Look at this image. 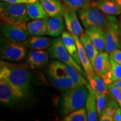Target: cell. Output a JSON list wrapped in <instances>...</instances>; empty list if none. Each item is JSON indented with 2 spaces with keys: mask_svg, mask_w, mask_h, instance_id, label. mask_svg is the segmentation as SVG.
<instances>
[{
  "mask_svg": "<svg viewBox=\"0 0 121 121\" xmlns=\"http://www.w3.org/2000/svg\"><path fill=\"white\" fill-rule=\"evenodd\" d=\"M0 78L7 81L20 99L28 94L30 85V75L28 68L22 64L0 62Z\"/></svg>",
  "mask_w": 121,
  "mask_h": 121,
  "instance_id": "1",
  "label": "cell"
},
{
  "mask_svg": "<svg viewBox=\"0 0 121 121\" xmlns=\"http://www.w3.org/2000/svg\"><path fill=\"white\" fill-rule=\"evenodd\" d=\"M78 13L81 23L86 29L95 27L105 31L109 27L117 25L118 22L114 15L106 14L92 4Z\"/></svg>",
  "mask_w": 121,
  "mask_h": 121,
  "instance_id": "2",
  "label": "cell"
},
{
  "mask_svg": "<svg viewBox=\"0 0 121 121\" xmlns=\"http://www.w3.org/2000/svg\"><path fill=\"white\" fill-rule=\"evenodd\" d=\"M89 86H78L65 91L60 104L62 116H66L84 105L89 93Z\"/></svg>",
  "mask_w": 121,
  "mask_h": 121,
  "instance_id": "3",
  "label": "cell"
},
{
  "mask_svg": "<svg viewBox=\"0 0 121 121\" xmlns=\"http://www.w3.org/2000/svg\"><path fill=\"white\" fill-rule=\"evenodd\" d=\"M0 17L4 22L26 24L30 20L25 4H13L1 1Z\"/></svg>",
  "mask_w": 121,
  "mask_h": 121,
  "instance_id": "4",
  "label": "cell"
},
{
  "mask_svg": "<svg viewBox=\"0 0 121 121\" xmlns=\"http://www.w3.org/2000/svg\"><path fill=\"white\" fill-rule=\"evenodd\" d=\"M47 76L51 84L60 91H66L76 87L63 67L62 62L59 60L50 63L47 69Z\"/></svg>",
  "mask_w": 121,
  "mask_h": 121,
  "instance_id": "5",
  "label": "cell"
},
{
  "mask_svg": "<svg viewBox=\"0 0 121 121\" xmlns=\"http://www.w3.org/2000/svg\"><path fill=\"white\" fill-rule=\"evenodd\" d=\"M0 56L3 60L19 62L26 56L28 49L24 43L12 42L1 37Z\"/></svg>",
  "mask_w": 121,
  "mask_h": 121,
  "instance_id": "6",
  "label": "cell"
},
{
  "mask_svg": "<svg viewBox=\"0 0 121 121\" xmlns=\"http://www.w3.org/2000/svg\"><path fill=\"white\" fill-rule=\"evenodd\" d=\"M48 52L51 58L55 59L65 64L72 66L81 72L85 78L87 75L84 69L74 60L65 48L61 37H57L53 40L52 45L49 48Z\"/></svg>",
  "mask_w": 121,
  "mask_h": 121,
  "instance_id": "7",
  "label": "cell"
},
{
  "mask_svg": "<svg viewBox=\"0 0 121 121\" xmlns=\"http://www.w3.org/2000/svg\"><path fill=\"white\" fill-rule=\"evenodd\" d=\"M2 38L17 43H23L30 37L26 24L10 23L2 22L1 24Z\"/></svg>",
  "mask_w": 121,
  "mask_h": 121,
  "instance_id": "8",
  "label": "cell"
},
{
  "mask_svg": "<svg viewBox=\"0 0 121 121\" xmlns=\"http://www.w3.org/2000/svg\"><path fill=\"white\" fill-rule=\"evenodd\" d=\"M63 16L65 25L68 31L79 37L84 31L78 20L76 11L65 5Z\"/></svg>",
  "mask_w": 121,
  "mask_h": 121,
  "instance_id": "9",
  "label": "cell"
},
{
  "mask_svg": "<svg viewBox=\"0 0 121 121\" xmlns=\"http://www.w3.org/2000/svg\"><path fill=\"white\" fill-rule=\"evenodd\" d=\"M105 44L104 51L110 53L115 49L121 48V33L118 25L109 27L105 31Z\"/></svg>",
  "mask_w": 121,
  "mask_h": 121,
  "instance_id": "10",
  "label": "cell"
},
{
  "mask_svg": "<svg viewBox=\"0 0 121 121\" xmlns=\"http://www.w3.org/2000/svg\"><path fill=\"white\" fill-rule=\"evenodd\" d=\"M49 52L44 50H33L27 56L26 62L31 69H41L49 60Z\"/></svg>",
  "mask_w": 121,
  "mask_h": 121,
  "instance_id": "11",
  "label": "cell"
},
{
  "mask_svg": "<svg viewBox=\"0 0 121 121\" xmlns=\"http://www.w3.org/2000/svg\"><path fill=\"white\" fill-rule=\"evenodd\" d=\"M20 99L13 87L6 80L0 78V102L4 105H11Z\"/></svg>",
  "mask_w": 121,
  "mask_h": 121,
  "instance_id": "12",
  "label": "cell"
},
{
  "mask_svg": "<svg viewBox=\"0 0 121 121\" xmlns=\"http://www.w3.org/2000/svg\"><path fill=\"white\" fill-rule=\"evenodd\" d=\"M94 71L102 78L111 69V60L110 56L107 52H100L93 63Z\"/></svg>",
  "mask_w": 121,
  "mask_h": 121,
  "instance_id": "13",
  "label": "cell"
},
{
  "mask_svg": "<svg viewBox=\"0 0 121 121\" xmlns=\"http://www.w3.org/2000/svg\"><path fill=\"white\" fill-rule=\"evenodd\" d=\"M63 15L59 16H47V35L51 37H58L64 31L65 22Z\"/></svg>",
  "mask_w": 121,
  "mask_h": 121,
  "instance_id": "14",
  "label": "cell"
},
{
  "mask_svg": "<svg viewBox=\"0 0 121 121\" xmlns=\"http://www.w3.org/2000/svg\"><path fill=\"white\" fill-rule=\"evenodd\" d=\"M72 35L74 38V39H75L76 43L78 56H79L81 66H82L84 71L85 72L86 74L87 77L93 75V74L95 73L93 65L91 62L90 58H89V56H87V54L85 50L81 41H80L79 38L74 34H72Z\"/></svg>",
  "mask_w": 121,
  "mask_h": 121,
  "instance_id": "15",
  "label": "cell"
},
{
  "mask_svg": "<svg viewBox=\"0 0 121 121\" xmlns=\"http://www.w3.org/2000/svg\"><path fill=\"white\" fill-rule=\"evenodd\" d=\"M52 42V39L50 38L43 36L32 35L23 43L27 48L30 49L45 50L49 49Z\"/></svg>",
  "mask_w": 121,
  "mask_h": 121,
  "instance_id": "16",
  "label": "cell"
},
{
  "mask_svg": "<svg viewBox=\"0 0 121 121\" xmlns=\"http://www.w3.org/2000/svg\"><path fill=\"white\" fill-rule=\"evenodd\" d=\"M85 33L90 38L99 52H104L105 44V31L101 29L91 27L86 29Z\"/></svg>",
  "mask_w": 121,
  "mask_h": 121,
  "instance_id": "17",
  "label": "cell"
},
{
  "mask_svg": "<svg viewBox=\"0 0 121 121\" xmlns=\"http://www.w3.org/2000/svg\"><path fill=\"white\" fill-rule=\"evenodd\" d=\"M89 93L85 102L87 121H98V112L96 106V98L95 93L92 90L90 85L88 86Z\"/></svg>",
  "mask_w": 121,
  "mask_h": 121,
  "instance_id": "18",
  "label": "cell"
},
{
  "mask_svg": "<svg viewBox=\"0 0 121 121\" xmlns=\"http://www.w3.org/2000/svg\"><path fill=\"white\" fill-rule=\"evenodd\" d=\"M61 38L65 48H66V49L70 54V55L73 57V58L78 65L82 66L79 56H78L76 43L75 39H74L71 33H69V31H64L62 33Z\"/></svg>",
  "mask_w": 121,
  "mask_h": 121,
  "instance_id": "19",
  "label": "cell"
},
{
  "mask_svg": "<svg viewBox=\"0 0 121 121\" xmlns=\"http://www.w3.org/2000/svg\"><path fill=\"white\" fill-rule=\"evenodd\" d=\"M91 4L107 15L116 16L121 13V8L113 0H96Z\"/></svg>",
  "mask_w": 121,
  "mask_h": 121,
  "instance_id": "20",
  "label": "cell"
},
{
  "mask_svg": "<svg viewBox=\"0 0 121 121\" xmlns=\"http://www.w3.org/2000/svg\"><path fill=\"white\" fill-rule=\"evenodd\" d=\"M46 17L44 19L33 20L27 23V29L30 35L44 36L47 35Z\"/></svg>",
  "mask_w": 121,
  "mask_h": 121,
  "instance_id": "21",
  "label": "cell"
},
{
  "mask_svg": "<svg viewBox=\"0 0 121 121\" xmlns=\"http://www.w3.org/2000/svg\"><path fill=\"white\" fill-rule=\"evenodd\" d=\"M48 16L51 17L63 15L64 6L60 0H39Z\"/></svg>",
  "mask_w": 121,
  "mask_h": 121,
  "instance_id": "22",
  "label": "cell"
},
{
  "mask_svg": "<svg viewBox=\"0 0 121 121\" xmlns=\"http://www.w3.org/2000/svg\"><path fill=\"white\" fill-rule=\"evenodd\" d=\"M89 84L95 93L109 94V91L108 85L104 82L103 78L96 73L87 76Z\"/></svg>",
  "mask_w": 121,
  "mask_h": 121,
  "instance_id": "23",
  "label": "cell"
},
{
  "mask_svg": "<svg viewBox=\"0 0 121 121\" xmlns=\"http://www.w3.org/2000/svg\"><path fill=\"white\" fill-rule=\"evenodd\" d=\"M27 13L30 19H44L48 16L40 1L30 4H25Z\"/></svg>",
  "mask_w": 121,
  "mask_h": 121,
  "instance_id": "24",
  "label": "cell"
},
{
  "mask_svg": "<svg viewBox=\"0 0 121 121\" xmlns=\"http://www.w3.org/2000/svg\"><path fill=\"white\" fill-rule=\"evenodd\" d=\"M78 38H79L87 54V56L90 58L91 62L93 65L95 58L100 53L99 51L96 48V47L95 46V45L94 44V43L92 42L90 38L89 37V36L86 33H83Z\"/></svg>",
  "mask_w": 121,
  "mask_h": 121,
  "instance_id": "25",
  "label": "cell"
},
{
  "mask_svg": "<svg viewBox=\"0 0 121 121\" xmlns=\"http://www.w3.org/2000/svg\"><path fill=\"white\" fill-rule=\"evenodd\" d=\"M111 69L108 72L102 77L103 80L107 85L115 81L121 80V64L111 60Z\"/></svg>",
  "mask_w": 121,
  "mask_h": 121,
  "instance_id": "26",
  "label": "cell"
},
{
  "mask_svg": "<svg viewBox=\"0 0 121 121\" xmlns=\"http://www.w3.org/2000/svg\"><path fill=\"white\" fill-rule=\"evenodd\" d=\"M62 65L65 70L66 71L68 75L73 81L76 86L84 85L87 86L89 85L86 80L84 76L81 72L78 71V69L72 66H69V65L65 64L63 63H62Z\"/></svg>",
  "mask_w": 121,
  "mask_h": 121,
  "instance_id": "27",
  "label": "cell"
},
{
  "mask_svg": "<svg viewBox=\"0 0 121 121\" xmlns=\"http://www.w3.org/2000/svg\"><path fill=\"white\" fill-rule=\"evenodd\" d=\"M118 105H119L118 103L110 95V97H108V102H107V105L105 111L99 118V121H113L114 113L117 109L118 108Z\"/></svg>",
  "mask_w": 121,
  "mask_h": 121,
  "instance_id": "28",
  "label": "cell"
},
{
  "mask_svg": "<svg viewBox=\"0 0 121 121\" xmlns=\"http://www.w3.org/2000/svg\"><path fill=\"white\" fill-rule=\"evenodd\" d=\"M64 121H87V112L86 108L82 107L65 116Z\"/></svg>",
  "mask_w": 121,
  "mask_h": 121,
  "instance_id": "29",
  "label": "cell"
},
{
  "mask_svg": "<svg viewBox=\"0 0 121 121\" xmlns=\"http://www.w3.org/2000/svg\"><path fill=\"white\" fill-rule=\"evenodd\" d=\"M66 6L78 12L88 6L91 4L90 0H62Z\"/></svg>",
  "mask_w": 121,
  "mask_h": 121,
  "instance_id": "30",
  "label": "cell"
},
{
  "mask_svg": "<svg viewBox=\"0 0 121 121\" xmlns=\"http://www.w3.org/2000/svg\"><path fill=\"white\" fill-rule=\"evenodd\" d=\"M96 98V106L98 117H100L105 111L108 102L107 94H105L95 93Z\"/></svg>",
  "mask_w": 121,
  "mask_h": 121,
  "instance_id": "31",
  "label": "cell"
},
{
  "mask_svg": "<svg viewBox=\"0 0 121 121\" xmlns=\"http://www.w3.org/2000/svg\"><path fill=\"white\" fill-rule=\"evenodd\" d=\"M108 87L110 95L116 100L121 108V91L116 87L112 83L108 84Z\"/></svg>",
  "mask_w": 121,
  "mask_h": 121,
  "instance_id": "32",
  "label": "cell"
},
{
  "mask_svg": "<svg viewBox=\"0 0 121 121\" xmlns=\"http://www.w3.org/2000/svg\"><path fill=\"white\" fill-rule=\"evenodd\" d=\"M110 58L111 60L118 63L121 64V49H115L113 52L109 53Z\"/></svg>",
  "mask_w": 121,
  "mask_h": 121,
  "instance_id": "33",
  "label": "cell"
},
{
  "mask_svg": "<svg viewBox=\"0 0 121 121\" xmlns=\"http://www.w3.org/2000/svg\"><path fill=\"white\" fill-rule=\"evenodd\" d=\"M114 121H121V108H118L113 117Z\"/></svg>",
  "mask_w": 121,
  "mask_h": 121,
  "instance_id": "34",
  "label": "cell"
},
{
  "mask_svg": "<svg viewBox=\"0 0 121 121\" xmlns=\"http://www.w3.org/2000/svg\"><path fill=\"white\" fill-rule=\"evenodd\" d=\"M112 84L114 85L116 87H117L119 90L121 91V80H117L112 82Z\"/></svg>",
  "mask_w": 121,
  "mask_h": 121,
  "instance_id": "35",
  "label": "cell"
},
{
  "mask_svg": "<svg viewBox=\"0 0 121 121\" xmlns=\"http://www.w3.org/2000/svg\"><path fill=\"white\" fill-rule=\"evenodd\" d=\"M118 28H119V31H120L121 33V16H120V17H119L118 22Z\"/></svg>",
  "mask_w": 121,
  "mask_h": 121,
  "instance_id": "36",
  "label": "cell"
},
{
  "mask_svg": "<svg viewBox=\"0 0 121 121\" xmlns=\"http://www.w3.org/2000/svg\"><path fill=\"white\" fill-rule=\"evenodd\" d=\"M121 8V0H113Z\"/></svg>",
  "mask_w": 121,
  "mask_h": 121,
  "instance_id": "37",
  "label": "cell"
}]
</instances>
